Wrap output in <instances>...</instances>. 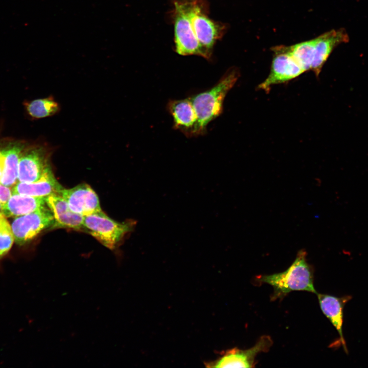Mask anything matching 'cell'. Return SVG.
Here are the masks:
<instances>
[{
    "label": "cell",
    "instance_id": "cell-19",
    "mask_svg": "<svg viewBox=\"0 0 368 368\" xmlns=\"http://www.w3.org/2000/svg\"><path fill=\"white\" fill-rule=\"evenodd\" d=\"M314 46L315 38L287 47L290 54L305 72L311 69Z\"/></svg>",
    "mask_w": 368,
    "mask_h": 368
},
{
    "label": "cell",
    "instance_id": "cell-21",
    "mask_svg": "<svg viewBox=\"0 0 368 368\" xmlns=\"http://www.w3.org/2000/svg\"><path fill=\"white\" fill-rule=\"evenodd\" d=\"M12 195L11 188L0 183V202L5 204Z\"/></svg>",
    "mask_w": 368,
    "mask_h": 368
},
{
    "label": "cell",
    "instance_id": "cell-15",
    "mask_svg": "<svg viewBox=\"0 0 368 368\" xmlns=\"http://www.w3.org/2000/svg\"><path fill=\"white\" fill-rule=\"evenodd\" d=\"M62 189L51 171L41 179L33 182H18L12 187V194H21L36 197H47L58 193Z\"/></svg>",
    "mask_w": 368,
    "mask_h": 368
},
{
    "label": "cell",
    "instance_id": "cell-5",
    "mask_svg": "<svg viewBox=\"0 0 368 368\" xmlns=\"http://www.w3.org/2000/svg\"><path fill=\"white\" fill-rule=\"evenodd\" d=\"M44 206L15 217L11 224L14 241L20 246L31 241L43 230L52 227L54 219L49 208Z\"/></svg>",
    "mask_w": 368,
    "mask_h": 368
},
{
    "label": "cell",
    "instance_id": "cell-12",
    "mask_svg": "<svg viewBox=\"0 0 368 368\" xmlns=\"http://www.w3.org/2000/svg\"><path fill=\"white\" fill-rule=\"evenodd\" d=\"M167 107L175 129L187 137L199 135L197 117L189 98L170 100Z\"/></svg>",
    "mask_w": 368,
    "mask_h": 368
},
{
    "label": "cell",
    "instance_id": "cell-22",
    "mask_svg": "<svg viewBox=\"0 0 368 368\" xmlns=\"http://www.w3.org/2000/svg\"><path fill=\"white\" fill-rule=\"evenodd\" d=\"M5 164V155L2 151L0 150V181L3 175Z\"/></svg>",
    "mask_w": 368,
    "mask_h": 368
},
{
    "label": "cell",
    "instance_id": "cell-4",
    "mask_svg": "<svg viewBox=\"0 0 368 368\" xmlns=\"http://www.w3.org/2000/svg\"><path fill=\"white\" fill-rule=\"evenodd\" d=\"M24 147L19 160L18 182H35L52 171L50 161L52 148L45 144Z\"/></svg>",
    "mask_w": 368,
    "mask_h": 368
},
{
    "label": "cell",
    "instance_id": "cell-2",
    "mask_svg": "<svg viewBox=\"0 0 368 368\" xmlns=\"http://www.w3.org/2000/svg\"><path fill=\"white\" fill-rule=\"evenodd\" d=\"M238 75L237 70H231L211 88L189 98L197 117L199 135L204 134L208 125L221 114L224 98Z\"/></svg>",
    "mask_w": 368,
    "mask_h": 368
},
{
    "label": "cell",
    "instance_id": "cell-11",
    "mask_svg": "<svg viewBox=\"0 0 368 368\" xmlns=\"http://www.w3.org/2000/svg\"><path fill=\"white\" fill-rule=\"evenodd\" d=\"M349 36L344 28L332 29L315 38L314 57L311 69L318 76L333 50L339 45L347 43Z\"/></svg>",
    "mask_w": 368,
    "mask_h": 368
},
{
    "label": "cell",
    "instance_id": "cell-6",
    "mask_svg": "<svg viewBox=\"0 0 368 368\" xmlns=\"http://www.w3.org/2000/svg\"><path fill=\"white\" fill-rule=\"evenodd\" d=\"M272 50L274 55L270 73L258 86L259 89L265 91H269L273 85L289 81L305 72L290 54L286 46H277Z\"/></svg>",
    "mask_w": 368,
    "mask_h": 368
},
{
    "label": "cell",
    "instance_id": "cell-7",
    "mask_svg": "<svg viewBox=\"0 0 368 368\" xmlns=\"http://www.w3.org/2000/svg\"><path fill=\"white\" fill-rule=\"evenodd\" d=\"M273 342L268 335L261 336L255 345L246 350L233 348L226 351L217 360L208 363L210 367H253L256 356L268 351Z\"/></svg>",
    "mask_w": 368,
    "mask_h": 368
},
{
    "label": "cell",
    "instance_id": "cell-13",
    "mask_svg": "<svg viewBox=\"0 0 368 368\" xmlns=\"http://www.w3.org/2000/svg\"><path fill=\"white\" fill-rule=\"evenodd\" d=\"M47 206L52 212L54 222L52 228L84 229V216L73 212L65 200L58 193L45 198Z\"/></svg>",
    "mask_w": 368,
    "mask_h": 368
},
{
    "label": "cell",
    "instance_id": "cell-8",
    "mask_svg": "<svg viewBox=\"0 0 368 368\" xmlns=\"http://www.w3.org/2000/svg\"><path fill=\"white\" fill-rule=\"evenodd\" d=\"M175 8V38L176 52L183 56L197 55L209 58L210 55L199 42L180 4L176 3Z\"/></svg>",
    "mask_w": 368,
    "mask_h": 368
},
{
    "label": "cell",
    "instance_id": "cell-14",
    "mask_svg": "<svg viewBox=\"0 0 368 368\" xmlns=\"http://www.w3.org/2000/svg\"><path fill=\"white\" fill-rule=\"evenodd\" d=\"M316 295L323 313L336 328L339 335L340 343L347 353L348 349L342 333L343 308L346 303L351 299V296L337 297L318 293Z\"/></svg>",
    "mask_w": 368,
    "mask_h": 368
},
{
    "label": "cell",
    "instance_id": "cell-20",
    "mask_svg": "<svg viewBox=\"0 0 368 368\" xmlns=\"http://www.w3.org/2000/svg\"><path fill=\"white\" fill-rule=\"evenodd\" d=\"M7 217H0V260L10 251L14 241L11 225Z\"/></svg>",
    "mask_w": 368,
    "mask_h": 368
},
{
    "label": "cell",
    "instance_id": "cell-23",
    "mask_svg": "<svg viewBox=\"0 0 368 368\" xmlns=\"http://www.w3.org/2000/svg\"><path fill=\"white\" fill-rule=\"evenodd\" d=\"M5 216L4 214V204L0 202V217Z\"/></svg>",
    "mask_w": 368,
    "mask_h": 368
},
{
    "label": "cell",
    "instance_id": "cell-18",
    "mask_svg": "<svg viewBox=\"0 0 368 368\" xmlns=\"http://www.w3.org/2000/svg\"><path fill=\"white\" fill-rule=\"evenodd\" d=\"M24 105L28 114L33 120L53 116L61 109L59 103L52 96L28 101Z\"/></svg>",
    "mask_w": 368,
    "mask_h": 368
},
{
    "label": "cell",
    "instance_id": "cell-3",
    "mask_svg": "<svg viewBox=\"0 0 368 368\" xmlns=\"http://www.w3.org/2000/svg\"><path fill=\"white\" fill-rule=\"evenodd\" d=\"M134 223L117 222L102 211L84 216L83 226L91 236L107 248L113 250L124 236L131 231Z\"/></svg>",
    "mask_w": 368,
    "mask_h": 368
},
{
    "label": "cell",
    "instance_id": "cell-9",
    "mask_svg": "<svg viewBox=\"0 0 368 368\" xmlns=\"http://www.w3.org/2000/svg\"><path fill=\"white\" fill-rule=\"evenodd\" d=\"M201 45L210 55L215 42L219 37V28L209 19L196 4H181Z\"/></svg>",
    "mask_w": 368,
    "mask_h": 368
},
{
    "label": "cell",
    "instance_id": "cell-1",
    "mask_svg": "<svg viewBox=\"0 0 368 368\" xmlns=\"http://www.w3.org/2000/svg\"><path fill=\"white\" fill-rule=\"evenodd\" d=\"M307 253L300 250L292 264L284 271L270 275H261L258 282L273 288L272 298H282L293 291H306L317 293L313 284L314 270L307 260Z\"/></svg>",
    "mask_w": 368,
    "mask_h": 368
},
{
    "label": "cell",
    "instance_id": "cell-17",
    "mask_svg": "<svg viewBox=\"0 0 368 368\" xmlns=\"http://www.w3.org/2000/svg\"><path fill=\"white\" fill-rule=\"evenodd\" d=\"M24 145L13 143L3 150L5 155V164L0 183L10 188L18 182L19 160Z\"/></svg>",
    "mask_w": 368,
    "mask_h": 368
},
{
    "label": "cell",
    "instance_id": "cell-16",
    "mask_svg": "<svg viewBox=\"0 0 368 368\" xmlns=\"http://www.w3.org/2000/svg\"><path fill=\"white\" fill-rule=\"evenodd\" d=\"M47 206L44 197L12 194L4 205L6 217H18Z\"/></svg>",
    "mask_w": 368,
    "mask_h": 368
},
{
    "label": "cell",
    "instance_id": "cell-10",
    "mask_svg": "<svg viewBox=\"0 0 368 368\" xmlns=\"http://www.w3.org/2000/svg\"><path fill=\"white\" fill-rule=\"evenodd\" d=\"M67 202L71 210L83 216L102 211L97 194L87 184L82 183L58 193Z\"/></svg>",
    "mask_w": 368,
    "mask_h": 368
}]
</instances>
